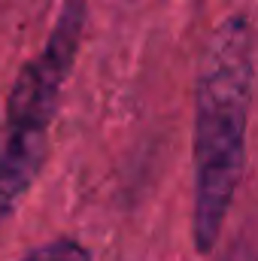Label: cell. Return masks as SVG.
Wrapping results in <instances>:
<instances>
[{
	"label": "cell",
	"instance_id": "obj_3",
	"mask_svg": "<svg viewBox=\"0 0 258 261\" xmlns=\"http://www.w3.org/2000/svg\"><path fill=\"white\" fill-rule=\"evenodd\" d=\"M21 261H91V252L73 237H55V240L31 249Z\"/></svg>",
	"mask_w": 258,
	"mask_h": 261
},
{
	"label": "cell",
	"instance_id": "obj_2",
	"mask_svg": "<svg viewBox=\"0 0 258 261\" xmlns=\"http://www.w3.org/2000/svg\"><path fill=\"white\" fill-rule=\"evenodd\" d=\"M88 18L85 0H64L43 49L18 70L0 134V219L15 213L46 161V137L58 113Z\"/></svg>",
	"mask_w": 258,
	"mask_h": 261
},
{
	"label": "cell",
	"instance_id": "obj_4",
	"mask_svg": "<svg viewBox=\"0 0 258 261\" xmlns=\"http://www.w3.org/2000/svg\"><path fill=\"white\" fill-rule=\"evenodd\" d=\"M225 261H252V249H249V240L243 237V240H237L234 246H231V252L225 255Z\"/></svg>",
	"mask_w": 258,
	"mask_h": 261
},
{
	"label": "cell",
	"instance_id": "obj_1",
	"mask_svg": "<svg viewBox=\"0 0 258 261\" xmlns=\"http://www.w3.org/2000/svg\"><path fill=\"white\" fill-rule=\"evenodd\" d=\"M252 107V24L246 12L222 18L197 67L194 85V216L200 255L213 252L246 164Z\"/></svg>",
	"mask_w": 258,
	"mask_h": 261
}]
</instances>
